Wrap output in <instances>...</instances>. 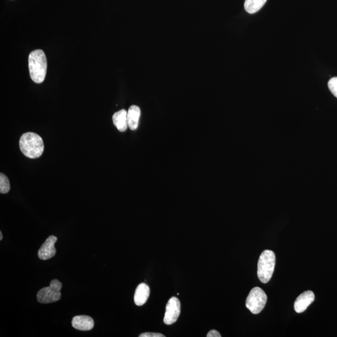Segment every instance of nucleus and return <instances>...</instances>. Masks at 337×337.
Here are the masks:
<instances>
[{
	"instance_id": "nucleus-1",
	"label": "nucleus",
	"mask_w": 337,
	"mask_h": 337,
	"mask_svg": "<svg viewBox=\"0 0 337 337\" xmlns=\"http://www.w3.org/2000/svg\"><path fill=\"white\" fill-rule=\"evenodd\" d=\"M31 78L36 83L40 84L45 79L47 71V60L43 50L31 52L28 58Z\"/></svg>"
},
{
	"instance_id": "nucleus-2",
	"label": "nucleus",
	"mask_w": 337,
	"mask_h": 337,
	"mask_svg": "<svg viewBox=\"0 0 337 337\" xmlns=\"http://www.w3.org/2000/svg\"><path fill=\"white\" fill-rule=\"evenodd\" d=\"M19 145L21 151L30 159L40 157L45 147L42 138L34 133L23 134L20 137Z\"/></svg>"
},
{
	"instance_id": "nucleus-3",
	"label": "nucleus",
	"mask_w": 337,
	"mask_h": 337,
	"mask_svg": "<svg viewBox=\"0 0 337 337\" xmlns=\"http://www.w3.org/2000/svg\"><path fill=\"white\" fill-rule=\"evenodd\" d=\"M276 265V255L273 251L264 250L258 262V276L264 284L268 283L273 275Z\"/></svg>"
},
{
	"instance_id": "nucleus-4",
	"label": "nucleus",
	"mask_w": 337,
	"mask_h": 337,
	"mask_svg": "<svg viewBox=\"0 0 337 337\" xmlns=\"http://www.w3.org/2000/svg\"><path fill=\"white\" fill-rule=\"evenodd\" d=\"M268 297L266 293L261 288H254L248 294L246 300V307L253 314H258L265 307Z\"/></svg>"
},
{
	"instance_id": "nucleus-5",
	"label": "nucleus",
	"mask_w": 337,
	"mask_h": 337,
	"mask_svg": "<svg viewBox=\"0 0 337 337\" xmlns=\"http://www.w3.org/2000/svg\"><path fill=\"white\" fill-rule=\"evenodd\" d=\"M63 284L57 279L50 282V286L43 288L37 294L38 301L41 303H50L61 299V290Z\"/></svg>"
},
{
	"instance_id": "nucleus-6",
	"label": "nucleus",
	"mask_w": 337,
	"mask_h": 337,
	"mask_svg": "<svg viewBox=\"0 0 337 337\" xmlns=\"http://www.w3.org/2000/svg\"><path fill=\"white\" fill-rule=\"evenodd\" d=\"M181 313V302L177 297H173L168 300L164 317V323L172 325L178 320Z\"/></svg>"
},
{
	"instance_id": "nucleus-7",
	"label": "nucleus",
	"mask_w": 337,
	"mask_h": 337,
	"mask_svg": "<svg viewBox=\"0 0 337 337\" xmlns=\"http://www.w3.org/2000/svg\"><path fill=\"white\" fill-rule=\"evenodd\" d=\"M57 240L58 238L56 236L51 235L43 243L38 251V257L41 260H48L55 256L56 250L54 247V244Z\"/></svg>"
},
{
	"instance_id": "nucleus-8",
	"label": "nucleus",
	"mask_w": 337,
	"mask_h": 337,
	"mask_svg": "<svg viewBox=\"0 0 337 337\" xmlns=\"http://www.w3.org/2000/svg\"><path fill=\"white\" fill-rule=\"evenodd\" d=\"M315 300V295L312 291L307 290L303 292L297 298L294 303V309L297 313H302L305 311Z\"/></svg>"
},
{
	"instance_id": "nucleus-9",
	"label": "nucleus",
	"mask_w": 337,
	"mask_h": 337,
	"mask_svg": "<svg viewBox=\"0 0 337 337\" xmlns=\"http://www.w3.org/2000/svg\"><path fill=\"white\" fill-rule=\"evenodd\" d=\"M94 320L87 315H78L73 317L72 320V326L77 330L89 331L94 327Z\"/></svg>"
},
{
	"instance_id": "nucleus-10",
	"label": "nucleus",
	"mask_w": 337,
	"mask_h": 337,
	"mask_svg": "<svg viewBox=\"0 0 337 337\" xmlns=\"http://www.w3.org/2000/svg\"><path fill=\"white\" fill-rule=\"evenodd\" d=\"M150 294L149 287L146 284L141 283L137 287L134 300L137 306L143 305L148 300Z\"/></svg>"
},
{
	"instance_id": "nucleus-11",
	"label": "nucleus",
	"mask_w": 337,
	"mask_h": 337,
	"mask_svg": "<svg viewBox=\"0 0 337 337\" xmlns=\"http://www.w3.org/2000/svg\"><path fill=\"white\" fill-rule=\"evenodd\" d=\"M140 116H141V110L138 106L133 105L129 108L127 117H128V127L131 130H136L138 127Z\"/></svg>"
},
{
	"instance_id": "nucleus-12",
	"label": "nucleus",
	"mask_w": 337,
	"mask_h": 337,
	"mask_svg": "<svg viewBox=\"0 0 337 337\" xmlns=\"http://www.w3.org/2000/svg\"><path fill=\"white\" fill-rule=\"evenodd\" d=\"M127 114H128V111L125 110H121L114 114L113 116V123L116 128L120 132L126 131L127 128H128Z\"/></svg>"
},
{
	"instance_id": "nucleus-13",
	"label": "nucleus",
	"mask_w": 337,
	"mask_h": 337,
	"mask_svg": "<svg viewBox=\"0 0 337 337\" xmlns=\"http://www.w3.org/2000/svg\"><path fill=\"white\" fill-rule=\"evenodd\" d=\"M267 0H245L244 8L245 11L254 14L260 10L266 4Z\"/></svg>"
},
{
	"instance_id": "nucleus-14",
	"label": "nucleus",
	"mask_w": 337,
	"mask_h": 337,
	"mask_svg": "<svg viewBox=\"0 0 337 337\" xmlns=\"http://www.w3.org/2000/svg\"><path fill=\"white\" fill-rule=\"evenodd\" d=\"M10 189V181L4 174L0 175V193L1 194H7L9 193Z\"/></svg>"
},
{
	"instance_id": "nucleus-15",
	"label": "nucleus",
	"mask_w": 337,
	"mask_h": 337,
	"mask_svg": "<svg viewBox=\"0 0 337 337\" xmlns=\"http://www.w3.org/2000/svg\"><path fill=\"white\" fill-rule=\"evenodd\" d=\"M329 90L337 98V77H332L328 82Z\"/></svg>"
},
{
	"instance_id": "nucleus-16",
	"label": "nucleus",
	"mask_w": 337,
	"mask_h": 337,
	"mask_svg": "<svg viewBox=\"0 0 337 337\" xmlns=\"http://www.w3.org/2000/svg\"><path fill=\"white\" fill-rule=\"evenodd\" d=\"M139 337H164L165 335L159 333L146 332L141 333Z\"/></svg>"
},
{
	"instance_id": "nucleus-17",
	"label": "nucleus",
	"mask_w": 337,
	"mask_h": 337,
	"mask_svg": "<svg viewBox=\"0 0 337 337\" xmlns=\"http://www.w3.org/2000/svg\"><path fill=\"white\" fill-rule=\"evenodd\" d=\"M207 337H220L221 335H220V333L218 331H217L216 330H212L209 331L208 333H207Z\"/></svg>"
},
{
	"instance_id": "nucleus-18",
	"label": "nucleus",
	"mask_w": 337,
	"mask_h": 337,
	"mask_svg": "<svg viewBox=\"0 0 337 337\" xmlns=\"http://www.w3.org/2000/svg\"><path fill=\"white\" fill-rule=\"evenodd\" d=\"M3 239V234L2 232H0V240Z\"/></svg>"
}]
</instances>
